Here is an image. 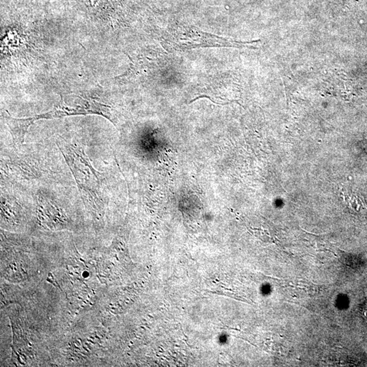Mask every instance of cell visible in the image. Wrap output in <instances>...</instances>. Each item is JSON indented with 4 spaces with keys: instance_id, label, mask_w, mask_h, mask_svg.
<instances>
[{
    "instance_id": "cell-3",
    "label": "cell",
    "mask_w": 367,
    "mask_h": 367,
    "mask_svg": "<svg viewBox=\"0 0 367 367\" xmlns=\"http://www.w3.org/2000/svg\"><path fill=\"white\" fill-rule=\"evenodd\" d=\"M3 119L8 127L9 132L10 133L15 145L14 146L16 148H19L24 143L27 131L35 121L32 117L25 119H16L12 117L7 110H5Z\"/></svg>"
},
{
    "instance_id": "cell-1",
    "label": "cell",
    "mask_w": 367,
    "mask_h": 367,
    "mask_svg": "<svg viewBox=\"0 0 367 367\" xmlns=\"http://www.w3.org/2000/svg\"><path fill=\"white\" fill-rule=\"evenodd\" d=\"M59 147L73 173L83 201L94 212L102 210L105 196L101 174L94 170L81 147L66 144Z\"/></svg>"
},
{
    "instance_id": "cell-2",
    "label": "cell",
    "mask_w": 367,
    "mask_h": 367,
    "mask_svg": "<svg viewBox=\"0 0 367 367\" xmlns=\"http://www.w3.org/2000/svg\"><path fill=\"white\" fill-rule=\"evenodd\" d=\"M108 105L97 102L92 99H87L82 97H78L74 105L67 104L61 97V101L52 110L45 113L38 114L32 116L34 121L43 119H59L65 116L75 115H87V114H98L103 116L109 120L111 114Z\"/></svg>"
}]
</instances>
